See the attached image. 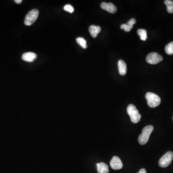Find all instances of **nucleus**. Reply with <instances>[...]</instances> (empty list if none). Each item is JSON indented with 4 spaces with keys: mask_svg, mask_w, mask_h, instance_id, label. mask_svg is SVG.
<instances>
[{
    "mask_svg": "<svg viewBox=\"0 0 173 173\" xmlns=\"http://www.w3.org/2000/svg\"><path fill=\"white\" fill-rule=\"evenodd\" d=\"M154 127L152 125H149L142 129V133L138 139L140 145H145L147 143L150 135L153 131Z\"/></svg>",
    "mask_w": 173,
    "mask_h": 173,
    "instance_id": "1",
    "label": "nucleus"
},
{
    "mask_svg": "<svg viewBox=\"0 0 173 173\" xmlns=\"http://www.w3.org/2000/svg\"><path fill=\"white\" fill-rule=\"evenodd\" d=\"M145 98L147 100V104L151 108H155L160 104L161 100L159 96L155 93L147 92L146 94Z\"/></svg>",
    "mask_w": 173,
    "mask_h": 173,
    "instance_id": "2",
    "label": "nucleus"
},
{
    "mask_svg": "<svg viewBox=\"0 0 173 173\" xmlns=\"http://www.w3.org/2000/svg\"><path fill=\"white\" fill-rule=\"evenodd\" d=\"M127 112L131 118V121L133 123H138L140 121L141 114H140L136 106L133 104H129L127 108Z\"/></svg>",
    "mask_w": 173,
    "mask_h": 173,
    "instance_id": "3",
    "label": "nucleus"
},
{
    "mask_svg": "<svg viewBox=\"0 0 173 173\" xmlns=\"http://www.w3.org/2000/svg\"><path fill=\"white\" fill-rule=\"evenodd\" d=\"M39 15L38 10H32L27 14L25 18L24 23L26 26H31L36 21Z\"/></svg>",
    "mask_w": 173,
    "mask_h": 173,
    "instance_id": "4",
    "label": "nucleus"
},
{
    "mask_svg": "<svg viewBox=\"0 0 173 173\" xmlns=\"http://www.w3.org/2000/svg\"><path fill=\"white\" fill-rule=\"evenodd\" d=\"M173 158V153L168 152L161 158L159 161V166L161 167H166L171 163Z\"/></svg>",
    "mask_w": 173,
    "mask_h": 173,
    "instance_id": "5",
    "label": "nucleus"
},
{
    "mask_svg": "<svg viewBox=\"0 0 173 173\" xmlns=\"http://www.w3.org/2000/svg\"><path fill=\"white\" fill-rule=\"evenodd\" d=\"M163 60L162 56L157 52H152L149 54L146 57V60L149 64H156L161 62Z\"/></svg>",
    "mask_w": 173,
    "mask_h": 173,
    "instance_id": "6",
    "label": "nucleus"
},
{
    "mask_svg": "<svg viewBox=\"0 0 173 173\" xmlns=\"http://www.w3.org/2000/svg\"><path fill=\"white\" fill-rule=\"evenodd\" d=\"M110 166L114 170H119L122 169L123 163L121 160L118 156H113L112 159L110 162Z\"/></svg>",
    "mask_w": 173,
    "mask_h": 173,
    "instance_id": "7",
    "label": "nucleus"
},
{
    "mask_svg": "<svg viewBox=\"0 0 173 173\" xmlns=\"http://www.w3.org/2000/svg\"><path fill=\"white\" fill-rule=\"evenodd\" d=\"M100 7L104 10H106L111 14H114L117 11V7L111 2H109V3H106L105 2H102L100 4Z\"/></svg>",
    "mask_w": 173,
    "mask_h": 173,
    "instance_id": "8",
    "label": "nucleus"
},
{
    "mask_svg": "<svg viewBox=\"0 0 173 173\" xmlns=\"http://www.w3.org/2000/svg\"><path fill=\"white\" fill-rule=\"evenodd\" d=\"M37 58V55L34 52H28L24 53L22 56V59L28 62H32Z\"/></svg>",
    "mask_w": 173,
    "mask_h": 173,
    "instance_id": "9",
    "label": "nucleus"
},
{
    "mask_svg": "<svg viewBox=\"0 0 173 173\" xmlns=\"http://www.w3.org/2000/svg\"><path fill=\"white\" fill-rule=\"evenodd\" d=\"M89 31L92 38H95L97 37L99 33L101 31V28L100 26L91 25L89 28Z\"/></svg>",
    "mask_w": 173,
    "mask_h": 173,
    "instance_id": "10",
    "label": "nucleus"
},
{
    "mask_svg": "<svg viewBox=\"0 0 173 173\" xmlns=\"http://www.w3.org/2000/svg\"><path fill=\"white\" fill-rule=\"evenodd\" d=\"M119 72L120 75L124 76L127 72V66L126 64L123 60H120L118 62Z\"/></svg>",
    "mask_w": 173,
    "mask_h": 173,
    "instance_id": "11",
    "label": "nucleus"
},
{
    "mask_svg": "<svg viewBox=\"0 0 173 173\" xmlns=\"http://www.w3.org/2000/svg\"><path fill=\"white\" fill-rule=\"evenodd\" d=\"M97 170L99 173H109V167L104 162L97 163Z\"/></svg>",
    "mask_w": 173,
    "mask_h": 173,
    "instance_id": "12",
    "label": "nucleus"
},
{
    "mask_svg": "<svg viewBox=\"0 0 173 173\" xmlns=\"http://www.w3.org/2000/svg\"><path fill=\"white\" fill-rule=\"evenodd\" d=\"M166 6L167 11L169 14L173 13V1L171 0H166L164 2Z\"/></svg>",
    "mask_w": 173,
    "mask_h": 173,
    "instance_id": "13",
    "label": "nucleus"
},
{
    "mask_svg": "<svg viewBox=\"0 0 173 173\" xmlns=\"http://www.w3.org/2000/svg\"><path fill=\"white\" fill-rule=\"evenodd\" d=\"M138 34L140 36V40L142 41H145L147 38V31L144 29H138Z\"/></svg>",
    "mask_w": 173,
    "mask_h": 173,
    "instance_id": "14",
    "label": "nucleus"
},
{
    "mask_svg": "<svg viewBox=\"0 0 173 173\" xmlns=\"http://www.w3.org/2000/svg\"><path fill=\"white\" fill-rule=\"evenodd\" d=\"M165 51L168 55H172L173 54V42H171L166 45L165 47Z\"/></svg>",
    "mask_w": 173,
    "mask_h": 173,
    "instance_id": "15",
    "label": "nucleus"
},
{
    "mask_svg": "<svg viewBox=\"0 0 173 173\" xmlns=\"http://www.w3.org/2000/svg\"><path fill=\"white\" fill-rule=\"evenodd\" d=\"M77 42L78 43V44L82 46L84 49H86L87 47L86 45V42L84 38H83L78 37L76 39Z\"/></svg>",
    "mask_w": 173,
    "mask_h": 173,
    "instance_id": "16",
    "label": "nucleus"
},
{
    "mask_svg": "<svg viewBox=\"0 0 173 173\" xmlns=\"http://www.w3.org/2000/svg\"><path fill=\"white\" fill-rule=\"evenodd\" d=\"M64 9L65 11H67V12H69L70 13H72L74 11V8L70 4H67L66 6H64Z\"/></svg>",
    "mask_w": 173,
    "mask_h": 173,
    "instance_id": "17",
    "label": "nucleus"
},
{
    "mask_svg": "<svg viewBox=\"0 0 173 173\" xmlns=\"http://www.w3.org/2000/svg\"><path fill=\"white\" fill-rule=\"evenodd\" d=\"M136 23V19H135V18H132L130 20L127 22L126 24H127L130 28L132 29V28H133V25H134Z\"/></svg>",
    "mask_w": 173,
    "mask_h": 173,
    "instance_id": "18",
    "label": "nucleus"
},
{
    "mask_svg": "<svg viewBox=\"0 0 173 173\" xmlns=\"http://www.w3.org/2000/svg\"><path fill=\"white\" fill-rule=\"evenodd\" d=\"M120 28H121V29H124L126 32H129V31H131L132 29H131L126 24L121 25Z\"/></svg>",
    "mask_w": 173,
    "mask_h": 173,
    "instance_id": "19",
    "label": "nucleus"
},
{
    "mask_svg": "<svg viewBox=\"0 0 173 173\" xmlns=\"http://www.w3.org/2000/svg\"><path fill=\"white\" fill-rule=\"evenodd\" d=\"M138 173H147L146 170L144 168H142L140 170V171H139Z\"/></svg>",
    "mask_w": 173,
    "mask_h": 173,
    "instance_id": "20",
    "label": "nucleus"
},
{
    "mask_svg": "<svg viewBox=\"0 0 173 173\" xmlns=\"http://www.w3.org/2000/svg\"><path fill=\"white\" fill-rule=\"evenodd\" d=\"M15 2L16 3H17V4H20V3L22 2V0H15Z\"/></svg>",
    "mask_w": 173,
    "mask_h": 173,
    "instance_id": "21",
    "label": "nucleus"
},
{
    "mask_svg": "<svg viewBox=\"0 0 173 173\" xmlns=\"http://www.w3.org/2000/svg\"></svg>",
    "mask_w": 173,
    "mask_h": 173,
    "instance_id": "22",
    "label": "nucleus"
}]
</instances>
